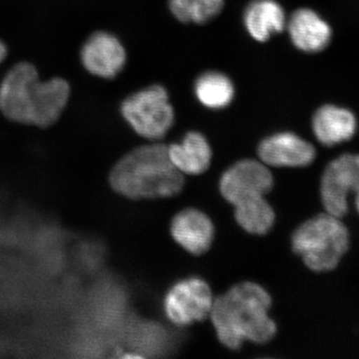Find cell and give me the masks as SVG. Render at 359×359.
Returning a JSON list of instances; mask_svg holds the SVG:
<instances>
[{
  "label": "cell",
  "mask_w": 359,
  "mask_h": 359,
  "mask_svg": "<svg viewBox=\"0 0 359 359\" xmlns=\"http://www.w3.org/2000/svg\"><path fill=\"white\" fill-rule=\"evenodd\" d=\"M313 130L323 145L334 146L353 138L358 130V121L351 110L325 105L313 115Z\"/></svg>",
  "instance_id": "obj_14"
},
{
  "label": "cell",
  "mask_w": 359,
  "mask_h": 359,
  "mask_svg": "<svg viewBox=\"0 0 359 359\" xmlns=\"http://www.w3.org/2000/svg\"><path fill=\"white\" fill-rule=\"evenodd\" d=\"M195 93L198 100L205 107L222 109L233 101L235 87L230 78L223 73L209 71L198 78Z\"/></svg>",
  "instance_id": "obj_17"
},
{
  "label": "cell",
  "mask_w": 359,
  "mask_h": 359,
  "mask_svg": "<svg viewBox=\"0 0 359 359\" xmlns=\"http://www.w3.org/2000/svg\"><path fill=\"white\" fill-rule=\"evenodd\" d=\"M111 188L129 199L172 197L181 192L184 179L161 144L142 146L125 155L109 175Z\"/></svg>",
  "instance_id": "obj_2"
},
{
  "label": "cell",
  "mask_w": 359,
  "mask_h": 359,
  "mask_svg": "<svg viewBox=\"0 0 359 359\" xmlns=\"http://www.w3.org/2000/svg\"><path fill=\"white\" fill-rule=\"evenodd\" d=\"M171 233L182 248L190 254L200 256L211 247L215 229L204 212L197 209H186L174 217Z\"/></svg>",
  "instance_id": "obj_11"
},
{
  "label": "cell",
  "mask_w": 359,
  "mask_h": 359,
  "mask_svg": "<svg viewBox=\"0 0 359 359\" xmlns=\"http://www.w3.org/2000/svg\"><path fill=\"white\" fill-rule=\"evenodd\" d=\"M123 117L137 134L151 140L163 138L174 123V109L160 85L132 94L122 103Z\"/></svg>",
  "instance_id": "obj_4"
},
{
  "label": "cell",
  "mask_w": 359,
  "mask_h": 359,
  "mask_svg": "<svg viewBox=\"0 0 359 359\" xmlns=\"http://www.w3.org/2000/svg\"><path fill=\"white\" fill-rule=\"evenodd\" d=\"M271 295L255 283L231 287L212 304L211 318L224 346L238 349L245 340L266 344L276 335L275 321L269 316Z\"/></svg>",
  "instance_id": "obj_1"
},
{
  "label": "cell",
  "mask_w": 359,
  "mask_h": 359,
  "mask_svg": "<svg viewBox=\"0 0 359 359\" xmlns=\"http://www.w3.org/2000/svg\"><path fill=\"white\" fill-rule=\"evenodd\" d=\"M244 23L255 40L266 42L287 26L285 11L276 0H254L245 8Z\"/></svg>",
  "instance_id": "obj_16"
},
{
  "label": "cell",
  "mask_w": 359,
  "mask_h": 359,
  "mask_svg": "<svg viewBox=\"0 0 359 359\" xmlns=\"http://www.w3.org/2000/svg\"><path fill=\"white\" fill-rule=\"evenodd\" d=\"M168 155L178 171L190 175L204 173L212 160L209 142L198 132H190L180 143L169 146Z\"/></svg>",
  "instance_id": "obj_15"
},
{
  "label": "cell",
  "mask_w": 359,
  "mask_h": 359,
  "mask_svg": "<svg viewBox=\"0 0 359 359\" xmlns=\"http://www.w3.org/2000/svg\"><path fill=\"white\" fill-rule=\"evenodd\" d=\"M259 158L273 167H306L313 162L316 149L308 141L290 132L271 135L257 148Z\"/></svg>",
  "instance_id": "obj_10"
},
{
  "label": "cell",
  "mask_w": 359,
  "mask_h": 359,
  "mask_svg": "<svg viewBox=\"0 0 359 359\" xmlns=\"http://www.w3.org/2000/svg\"><path fill=\"white\" fill-rule=\"evenodd\" d=\"M212 295L209 285L200 278H189L175 283L164 299V311L174 325L187 327L204 320L211 313Z\"/></svg>",
  "instance_id": "obj_6"
},
{
  "label": "cell",
  "mask_w": 359,
  "mask_h": 359,
  "mask_svg": "<svg viewBox=\"0 0 359 359\" xmlns=\"http://www.w3.org/2000/svg\"><path fill=\"white\" fill-rule=\"evenodd\" d=\"M69 98L70 86L65 79H39L33 101L32 125L41 128L53 125L65 112Z\"/></svg>",
  "instance_id": "obj_13"
},
{
  "label": "cell",
  "mask_w": 359,
  "mask_h": 359,
  "mask_svg": "<svg viewBox=\"0 0 359 359\" xmlns=\"http://www.w3.org/2000/svg\"><path fill=\"white\" fill-rule=\"evenodd\" d=\"M287 27L294 46L308 53L323 50L332 39L330 26L311 9H297L290 16Z\"/></svg>",
  "instance_id": "obj_12"
},
{
  "label": "cell",
  "mask_w": 359,
  "mask_h": 359,
  "mask_svg": "<svg viewBox=\"0 0 359 359\" xmlns=\"http://www.w3.org/2000/svg\"><path fill=\"white\" fill-rule=\"evenodd\" d=\"M351 192L359 212V155L344 154L330 163L321 179V201L328 214L344 217Z\"/></svg>",
  "instance_id": "obj_5"
},
{
  "label": "cell",
  "mask_w": 359,
  "mask_h": 359,
  "mask_svg": "<svg viewBox=\"0 0 359 359\" xmlns=\"http://www.w3.org/2000/svg\"><path fill=\"white\" fill-rule=\"evenodd\" d=\"M7 56V47L6 45L4 43V41L0 40V65H1L2 61L6 58Z\"/></svg>",
  "instance_id": "obj_20"
},
{
  "label": "cell",
  "mask_w": 359,
  "mask_h": 359,
  "mask_svg": "<svg viewBox=\"0 0 359 359\" xmlns=\"http://www.w3.org/2000/svg\"><path fill=\"white\" fill-rule=\"evenodd\" d=\"M172 13L181 22H207L221 13L224 0H169Z\"/></svg>",
  "instance_id": "obj_19"
},
{
  "label": "cell",
  "mask_w": 359,
  "mask_h": 359,
  "mask_svg": "<svg viewBox=\"0 0 359 359\" xmlns=\"http://www.w3.org/2000/svg\"><path fill=\"white\" fill-rule=\"evenodd\" d=\"M273 186L268 168L255 160H243L226 170L219 181V191L233 205L252 198L263 197Z\"/></svg>",
  "instance_id": "obj_8"
},
{
  "label": "cell",
  "mask_w": 359,
  "mask_h": 359,
  "mask_svg": "<svg viewBox=\"0 0 359 359\" xmlns=\"http://www.w3.org/2000/svg\"><path fill=\"white\" fill-rule=\"evenodd\" d=\"M39 76L32 63L13 66L0 84V111L11 121L32 125L35 87Z\"/></svg>",
  "instance_id": "obj_7"
},
{
  "label": "cell",
  "mask_w": 359,
  "mask_h": 359,
  "mask_svg": "<svg viewBox=\"0 0 359 359\" xmlns=\"http://www.w3.org/2000/svg\"><path fill=\"white\" fill-rule=\"evenodd\" d=\"M121 41L111 33L95 32L85 41L80 59L85 69L95 76L111 79L119 74L126 63Z\"/></svg>",
  "instance_id": "obj_9"
},
{
  "label": "cell",
  "mask_w": 359,
  "mask_h": 359,
  "mask_svg": "<svg viewBox=\"0 0 359 359\" xmlns=\"http://www.w3.org/2000/svg\"><path fill=\"white\" fill-rule=\"evenodd\" d=\"M292 250L314 271H327L339 264L349 245L348 231L339 218L320 215L302 224L292 238Z\"/></svg>",
  "instance_id": "obj_3"
},
{
  "label": "cell",
  "mask_w": 359,
  "mask_h": 359,
  "mask_svg": "<svg viewBox=\"0 0 359 359\" xmlns=\"http://www.w3.org/2000/svg\"><path fill=\"white\" fill-rule=\"evenodd\" d=\"M238 224L254 235H264L275 223V212L263 197L252 198L235 205Z\"/></svg>",
  "instance_id": "obj_18"
}]
</instances>
